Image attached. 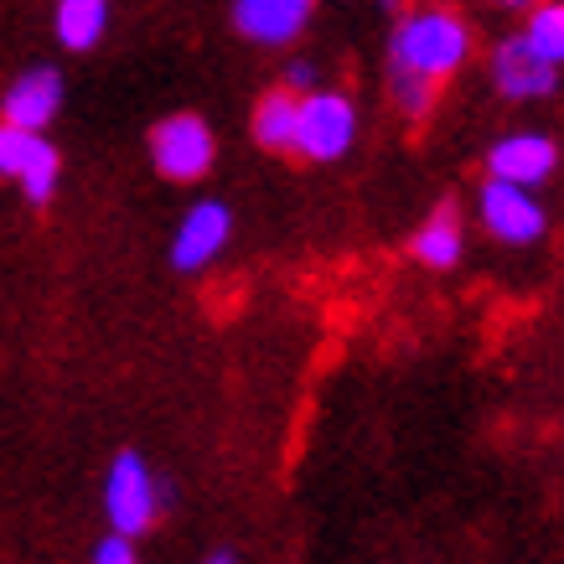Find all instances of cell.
I'll return each instance as SVG.
<instances>
[{"label": "cell", "mask_w": 564, "mask_h": 564, "mask_svg": "<svg viewBox=\"0 0 564 564\" xmlns=\"http://www.w3.org/2000/svg\"><path fill=\"white\" fill-rule=\"evenodd\" d=\"M295 109H301V94H291V88H270V94L254 104V115H249V135H254L259 151L291 155V145H295Z\"/></svg>", "instance_id": "cell-13"}, {"label": "cell", "mask_w": 564, "mask_h": 564, "mask_svg": "<svg viewBox=\"0 0 564 564\" xmlns=\"http://www.w3.org/2000/svg\"><path fill=\"white\" fill-rule=\"evenodd\" d=\"M63 109V73L36 63V68L17 73L6 94H0V120L6 124H21V130H47Z\"/></svg>", "instance_id": "cell-11"}, {"label": "cell", "mask_w": 564, "mask_h": 564, "mask_svg": "<svg viewBox=\"0 0 564 564\" xmlns=\"http://www.w3.org/2000/svg\"><path fill=\"white\" fill-rule=\"evenodd\" d=\"M0 176L17 182L32 207H52L57 182H63V155L47 140V130H21L0 120Z\"/></svg>", "instance_id": "cell-5"}, {"label": "cell", "mask_w": 564, "mask_h": 564, "mask_svg": "<svg viewBox=\"0 0 564 564\" xmlns=\"http://www.w3.org/2000/svg\"><path fill=\"white\" fill-rule=\"evenodd\" d=\"M410 254L420 259L425 270H435V274L456 270V264L466 259V223H462V207H456V203H435V213H430V218L414 228Z\"/></svg>", "instance_id": "cell-12"}, {"label": "cell", "mask_w": 564, "mask_h": 564, "mask_svg": "<svg viewBox=\"0 0 564 564\" xmlns=\"http://www.w3.org/2000/svg\"><path fill=\"white\" fill-rule=\"evenodd\" d=\"M172 508V487L155 477L151 462L140 451H120L109 477H104V518H109V533H124V539H145V533L166 518Z\"/></svg>", "instance_id": "cell-2"}, {"label": "cell", "mask_w": 564, "mask_h": 564, "mask_svg": "<svg viewBox=\"0 0 564 564\" xmlns=\"http://www.w3.org/2000/svg\"><path fill=\"white\" fill-rule=\"evenodd\" d=\"M492 6H508V11H529L533 0H492Z\"/></svg>", "instance_id": "cell-19"}, {"label": "cell", "mask_w": 564, "mask_h": 564, "mask_svg": "<svg viewBox=\"0 0 564 564\" xmlns=\"http://www.w3.org/2000/svg\"><path fill=\"white\" fill-rule=\"evenodd\" d=\"M523 36L544 52L549 63H564V6L560 0H533L529 21H523Z\"/></svg>", "instance_id": "cell-15"}, {"label": "cell", "mask_w": 564, "mask_h": 564, "mask_svg": "<svg viewBox=\"0 0 564 564\" xmlns=\"http://www.w3.org/2000/svg\"><path fill=\"white\" fill-rule=\"evenodd\" d=\"M560 172V140L539 135V130H518V135L492 140L487 151V176H502V182H518V187H544Z\"/></svg>", "instance_id": "cell-9"}, {"label": "cell", "mask_w": 564, "mask_h": 564, "mask_svg": "<svg viewBox=\"0 0 564 564\" xmlns=\"http://www.w3.org/2000/svg\"><path fill=\"white\" fill-rule=\"evenodd\" d=\"M378 6H389V11H404V0H378Z\"/></svg>", "instance_id": "cell-20"}, {"label": "cell", "mask_w": 564, "mask_h": 564, "mask_svg": "<svg viewBox=\"0 0 564 564\" xmlns=\"http://www.w3.org/2000/svg\"><path fill=\"white\" fill-rule=\"evenodd\" d=\"M52 32L68 52H94L109 32V0H57L52 6Z\"/></svg>", "instance_id": "cell-14"}, {"label": "cell", "mask_w": 564, "mask_h": 564, "mask_svg": "<svg viewBox=\"0 0 564 564\" xmlns=\"http://www.w3.org/2000/svg\"><path fill=\"white\" fill-rule=\"evenodd\" d=\"M487 68H492V88L508 104L554 99V88H560V63H549L523 32L502 36L492 47V63H487Z\"/></svg>", "instance_id": "cell-8"}, {"label": "cell", "mask_w": 564, "mask_h": 564, "mask_svg": "<svg viewBox=\"0 0 564 564\" xmlns=\"http://www.w3.org/2000/svg\"><path fill=\"white\" fill-rule=\"evenodd\" d=\"M471 63V26L451 6H410L389 32V73L420 84H451Z\"/></svg>", "instance_id": "cell-1"}, {"label": "cell", "mask_w": 564, "mask_h": 564, "mask_svg": "<svg viewBox=\"0 0 564 564\" xmlns=\"http://www.w3.org/2000/svg\"><path fill=\"white\" fill-rule=\"evenodd\" d=\"M358 140V104L337 94V88H306L301 94V109H295V145L291 155L301 161H343Z\"/></svg>", "instance_id": "cell-3"}, {"label": "cell", "mask_w": 564, "mask_h": 564, "mask_svg": "<svg viewBox=\"0 0 564 564\" xmlns=\"http://www.w3.org/2000/svg\"><path fill=\"white\" fill-rule=\"evenodd\" d=\"M285 88H291V94H306V88H316V63L295 57L291 68H285Z\"/></svg>", "instance_id": "cell-17"}, {"label": "cell", "mask_w": 564, "mask_h": 564, "mask_svg": "<svg viewBox=\"0 0 564 564\" xmlns=\"http://www.w3.org/2000/svg\"><path fill=\"white\" fill-rule=\"evenodd\" d=\"M477 218L502 249H533L549 234V207L539 203V192L502 176H487L477 187Z\"/></svg>", "instance_id": "cell-4"}, {"label": "cell", "mask_w": 564, "mask_h": 564, "mask_svg": "<svg viewBox=\"0 0 564 564\" xmlns=\"http://www.w3.org/2000/svg\"><path fill=\"white\" fill-rule=\"evenodd\" d=\"M311 17L316 0H234V32L254 47H291Z\"/></svg>", "instance_id": "cell-10"}, {"label": "cell", "mask_w": 564, "mask_h": 564, "mask_svg": "<svg viewBox=\"0 0 564 564\" xmlns=\"http://www.w3.org/2000/svg\"><path fill=\"white\" fill-rule=\"evenodd\" d=\"M228 243H234V207L218 203V197H203V203H192L187 213H182V223L172 228L166 259H172L176 274H203L228 254Z\"/></svg>", "instance_id": "cell-7"}, {"label": "cell", "mask_w": 564, "mask_h": 564, "mask_svg": "<svg viewBox=\"0 0 564 564\" xmlns=\"http://www.w3.org/2000/svg\"><path fill=\"white\" fill-rule=\"evenodd\" d=\"M88 564H140L135 539H124V533H109V539H99V544H94Z\"/></svg>", "instance_id": "cell-16"}, {"label": "cell", "mask_w": 564, "mask_h": 564, "mask_svg": "<svg viewBox=\"0 0 564 564\" xmlns=\"http://www.w3.org/2000/svg\"><path fill=\"white\" fill-rule=\"evenodd\" d=\"M197 564H239V554H234V549H213V554H203Z\"/></svg>", "instance_id": "cell-18"}, {"label": "cell", "mask_w": 564, "mask_h": 564, "mask_svg": "<svg viewBox=\"0 0 564 564\" xmlns=\"http://www.w3.org/2000/svg\"><path fill=\"white\" fill-rule=\"evenodd\" d=\"M218 161V135L203 115H166L151 130V166L166 182H203Z\"/></svg>", "instance_id": "cell-6"}]
</instances>
